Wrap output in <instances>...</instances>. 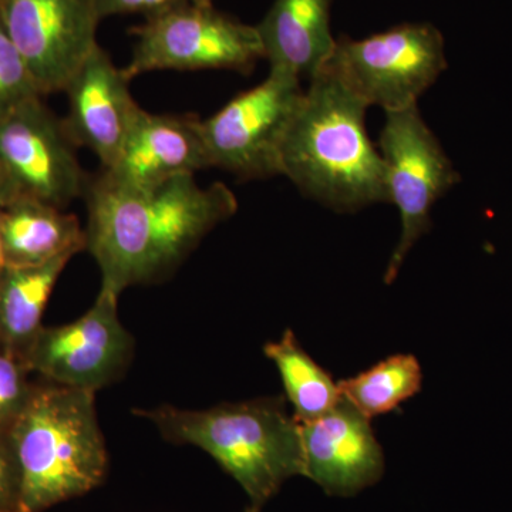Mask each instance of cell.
Returning <instances> with one entry per match:
<instances>
[{"mask_svg": "<svg viewBox=\"0 0 512 512\" xmlns=\"http://www.w3.org/2000/svg\"><path fill=\"white\" fill-rule=\"evenodd\" d=\"M23 356L0 345V429L9 430L25 409L35 383Z\"/></svg>", "mask_w": 512, "mask_h": 512, "instance_id": "cell-21", "label": "cell"}, {"mask_svg": "<svg viewBox=\"0 0 512 512\" xmlns=\"http://www.w3.org/2000/svg\"><path fill=\"white\" fill-rule=\"evenodd\" d=\"M264 353L278 369L286 399L299 423L319 419L342 402L338 383L302 348L291 329L276 342L266 343Z\"/></svg>", "mask_w": 512, "mask_h": 512, "instance_id": "cell-18", "label": "cell"}, {"mask_svg": "<svg viewBox=\"0 0 512 512\" xmlns=\"http://www.w3.org/2000/svg\"><path fill=\"white\" fill-rule=\"evenodd\" d=\"M303 93L299 77L269 70L264 82L202 120L211 168L241 180L281 175L282 143Z\"/></svg>", "mask_w": 512, "mask_h": 512, "instance_id": "cell-9", "label": "cell"}, {"mask_svg": "<svg viewBox=\"0 0 512 512\" xmlns=\"http://www.w3.org/2000/svg\"><path fill=\"white\" fill-rule=\"evenodd\" d=\"M377 148L386 171L387 202L396 205L402 220V234L384 272V284L390 285L414 244L430 231L431 208L460 183V174L417 106L386 111Z\"/></svg>", "mask_w": 512, "mask_h": 512, "instance_id": "cell-8", "label": "cell"}, {"mask_svg": "<svg viewBox=\"0 0 512 512\" xmlns=\"http://www.w3.org/2000/svg\"><path fill=\"white\" fill-rule=\"evenodd\" d=\"M119 298L100 288L92 308L79 319L42 328L25 355L30 372L46 382L94 393L120 380L136 342L121 323Z\"/></svg>", "mask_w": 512, "mask_h": 512, "instance_id": "cell-10", "label": "cell"}, {"mask_svg": "<svg viewBox=\"0 0 512 512\" xmlns=\"http://www.w3.org/2000/svg\"><path fill=\"white\" fill-rule=\"evenodd\" d=\"M208 168L202 120L140 109L116 161L101 173L124 187L153 188Z\"/></svg>", "mask_w": 512, "mask_h": 512, "instance_id": "cell-14", "label": "cell"}, {"mask_svg": "<svg viewBox=\"0 0 512 512\" xmlns=\"http://www.w3.org/2000/svg\"><path fill=\"white\" fill-rule=\"evenodd\" d=\"M0 512H5V511H0Z\"/></svg>", "mask_w": 512, "mask_h": 512, "instance_id": "cell-27", "label": "cell"}, {"mask_svg": "<svg viewBox=\"0 0 512 512\" xmlns=\"http://www.w3.org/2000/svg\"><path fill=\"white\" fill-rule=\"evenodd\" d=\"M9 434L22 477L19 512L82 497L106 478L109 454L90 390L35 384Z\"/></svg>", "mask_w": 512, "mask_h": 512, "instance_id": "cell-4", "label": "cell"}, {"mask_svg": "<svg viewBox=\"0 0 512 512\" xmlns=\"http://www.w3.org/2000/svg\"><path fill=\"white\" fill-rule=\"evenodd\" d=\"M133 55L124 67L127 79L157 70H235L249 73L264 46L256 26L195 3L148 16L133 29Z\"/></svg>", "mask_w": 512, "mask_h": 512, "instance_id": "cell-6", "label": "cell"}, {"mask_svg": "<svg viewBox=\"0 0 512 512\" xmlns=\"http://www.w3.org/2000/svg\"><path fill=\"white\" fill-rule=\"evenodd\" d=\"M69 111L64 128L74 146L92 151L107 170L116 161L136 120L138 106L130 80L100 45L64 87Z\"/></svg>", "mask_w": 512, "mask_h": 512, "instance_id": "cell-13", "label": "cell"}, {"mask_svg": "<svg viewBox=\"0 0 512 512\" xmlns=\"http://www.w3.org/2000/svg\"><path fill=\"white\" fill-rule=\"evenodd\" d=\"M8 265H39L86 249V232L76 215L42 202L0 208Z\"/></svg>", "mask_w": 512, "mask_h": 512, "instance_id": "cell-16", "label": "cell"}, {"mask_svg": "<svg viewBox=\"0 0 512 512\" xmlns=\"http://www.w3.org/2000/svg\"><path fill=\"white\" fill-rule=\"evenodd\" d=\"M165 440L190 444L210 454L264 507L292 477H303L301 423L288 412L285 397L222 403L205 410L161 406L137 410Z\"/></svg>", "mask_w": 512, "mask_h": 512, "instance_id": "cell-3", "label": "cell"}, {"mask_svg": "<svg viewBox=\"0 0 512 512\" xmlns=\"http://www.w3.org/2000/svg\"><path fill=\"white\" fill-rule=\"evenodd\" d=\"M191 2L192 0H99V12L101 20L134 13H141L148 18Z\"/></svg>", "mask_w": 512, "mask_h": 512, "instance_id": "cell-23", "label": "cell"}, {"mask_svg": "<svg viewBox=\"0 0 512 512\" xmlns=\"http://www.w3.org/2000/svg\"><path fill=\"white\" fill-rule=\"evenodd\" d=\"M446 69L440 30L431 23H404L362 40L339 37L320 70L335 76L366 107L396 111L417 106Z\"/></svg>", "mask_w": 512, "mask_h": 512, "instance_id": "cell-5", "label": "cell"}, {"mask_svg": "<svg viewBox=\"0 0 512 512\" xmlns=\"http://www.w3.org/2000/svg\"><path fill=\"white\" fill-rule=\"evenodd\" d=\"M6 265H8V262H6L5 245H3L2 229H0V274H2Z\"/></svg>", "mask_w": 512, "mask_h": 512, "instance_id": "cell-24", "label": "cell"}, {"mask_svg": "<svg viewBox=\"0 0 512 512\" xmlns=\"http://www.w3.org/2000/svg\"><path fill=\"white\" fill-rule=\"evenodd\" d=\"M367 107L332 74L309 80L281 147V175L330 210L387 202L386 171L366 128Z\"/></svg>", "mask_w": 512, "mask_h": 512, "instance_id": "cell-2", "label": "cell"}, {"mask_svg": "<svg viewBox=\"0 0 512 512\" xmlns=\"http://www.w3.org/2000/svg\"><path fill=\"white\" fill-rule=\"evenodd\" d=\"M262 507H259V505L251 504L247 508V511L245 512H261Z\"/></svg>", "mask_w": 512, "mask_h": 512, "instance_id": "cell-26", "label": "cell"}, {"mask_svg": "<svg viewBox=\"0 0 512 512\" xmlns=\"http://www.w3.org/2000/svg\"><path fill=\"white\" fill-rule=\"evenodd\" d=\"M63 120L42 97L0 119V208L42 202L66 210L86 192L89 178Z\"/></svg>", "mask_w": 512, "mask_h": 512, "instance_id": "cell-7", "label": "cell"}, {"mask_svg": "<svg viewBox=\"0 0 512 512\" xmlns=\"http://www.w3.org/2000/svg\"><path fill=\"white\" fill-rule=\"evenodd\" d=\"M84 197L86 249L99 266L101 288L117 296L168 278L238 210L227 185L201 187L195 175L131 188L101 173L89 181Z\"/></svg>", "mask_w": 512, "mask_h": 512, "instance_id": "cell-1", "label": "cell"}, {"mask_svg": "<svg viewBox=\"0 0 512 512\" xmlns=\"http://www.w3.org/2000/svg\"><path fill=\"white\" fill-rule=\"evenodd\" d=\"M192 3L200 6H212V0H192Z\"/></svg>", "mask_w": 512, "mask_h": 512, "instance_id": "cell-25", "label": "cell"}, {"mask_svg": "<svg viewBox=\"0 0 512 512\" xmlns=\"http://www.w3.org/2000/svg\"><path fill=\"white\" fill-rule=\"evenodd\" d=\"M333 0H275L256 25L271 72L311 80L336 39L330 28Z\"/></svg>", "mask_w": 512, "mask_h": 512, "instance_id": "cell-15", "label": "cell"}, {"mask_svg": "<svg viewBox=\"0 0 512 512\" xmlns=\"http://www.w3.org/2000/svg\"><path fill=\"white\" fill-rule=\"evenodd\" d=\"M36 97L43 96L0 19V119Z\"/></svg>", "mask_w": 512, "mask_h": 512, "instance_id": "cell-20", "label": "cell"}, {"mask_svg": "<svg viewBox=\"0 0 512 512\" xmlns=\"http://www.w3.org/2000/svg\"><path fill=\"white\" fill-rule=\"evenodd\" d=\"M0 19L42 96L63 92L99 45V0H0Z\"/></svg>", "mask_w": 512, "mask_h": 512, "instance_id": "cell-11", "label": "cell"}, {"mask_svg": "<svg viewBox=\"0 0 512 512\" xmlns=\"http://www.w3.org/2000/svg\"><path fill=\"white\" fill-rule=\"evenodd\" d=\"M73 256L39 265H6L0 274V345L25 359L42 330L47 301Z\"/></svg>", "mask_w": 512, "mask_h": 512, "instance_id": "cell-17", "label": "cell"}, {"mask_svg": "<svg viewBox=\"0 0 512 512\" xmlns=\"http://www.w3.org/2000/svg\"><path fill=\"white\" fill-rule=\"evenodd\" d=\"M303 477L330 497H353L382 480L386 461L370 419L342 402L301 424Z\"/></svg>", "mask_w": 512, "mask_h": 512, "instance_id": "cell-12", "label": "cell"}, {"mask_svg": "<svg viewBox=\"0 0 512 512\" xmlns=\"http://www.w3.org/2000/svg\"><path fill=\"white\" fill-rule=\"evenodd\" d=\"M340 394L363 416L392 413L423 386V370L416 356L393 355L359 375L338 382Z\"/></svg>", "mask_w": 512, "mask_h": 512, "instance_id": "cell-19", "label": "cell"}, {"mask_svg": "<svg viewBox=\"0 0 512 512\" xmlns=\"http://www.w3.org/2000/svg\"><path fill=\"white\" fill-rule=\"evenodd\" d=\"M22 477L9 430L0 429V511L19 512Z\"/></svg>", "mask_w": 512, "mask_h": 512, "instance_id": "cell-22", "label": "cell"}]
</instances>
